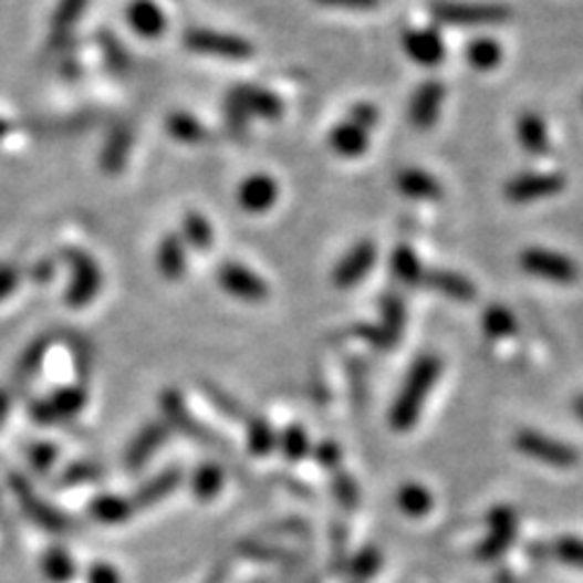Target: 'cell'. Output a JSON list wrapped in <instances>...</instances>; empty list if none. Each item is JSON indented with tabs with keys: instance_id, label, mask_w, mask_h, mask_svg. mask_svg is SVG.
<instances>
[{
	"instance_id": "7dc6e473",
	"label": "cell",
	"mask_w": 583,
	"mask_h": 583,
	"mask_svg": "<svg viewBox=\"0 0 583 583\" xmlns=\"http://www.w3.org/2000/svg\"><path fill=\"white\" fill-rule=\"evenodd\" d=\"M101 475H103L101 465H95V462H73V465H69L64 469V475H61V483H64V487H76V483L97 479Z\"/></svg>"
},
{
	"instance_id": "9a60e30c",
	"label": "cell",
	"mask_w": 583,
	"mask_h": 583,
	"mask_svg": "<svg viewBox=\"0 0 583 583\" xmlns=\"http://www.w3.org/2000/svg\"><path fill=\"white\" fill-rule=\"evenodd\" d=\"M404 52L406 56L414 61L418 66H440L445 54H448V49H445V42L438 30L433 28H424V30H408L404 32Z\"/></svg>"
},
{
	"instance_id": "5bb4252c",
	"label": "cell",
	"mask_w": 583,
	"mask_h": 583,
	"mask_svg": "<svg viewBox=\"0 0 583 583\" xmlns=\"http://www.w3.org/2000/svg\"><path fill=\"white\" fill-rule=\"evenodd\" d=\"M443 97H445V89L440 81H426L418 85L412 97V105H408V122H412L414 129L428 132L436 127L443 107Z\"/></svg>"
},
{
	"instance_id": "f907efd6",
	"label": "cell",
	"mask_w": 583,
	"mask_h": 583,
	"mask_svg": "<svg viewBox=\"0 0 583 583\" xmlns=\"http://www.w3.org/2000/svg\"><path fill=\"white\" fill-rule=\"evenodd\" d=\"M241 554L246 556H253V560H263V562H272V560H284L288 552L280 550V548H272V544H253V542H243L241 544Z\"/></svg>"
},
{
	"instance_id": "836d02e7",
	"label": "cell",
	"mask_w": 583,
	"mask_h": 583,
	"mask_svg": "<svg viewBox=\"0 0 583 583\" xmlns=\"http://www.w3.org/2000/svg\"><path fill=\"white\" fill-rule=\"evenodd\" d=\"M481 326L489 339H511L518 331V319L503 304H491L481 316Z\"/></svg>"
},
{
	"instance_id": "d6986e66",
	"label": "cell",
	"mask_w": 583,
	"mask_h": 583,
	"mask_svg": "<svg viewBox=\"0 0 583 583\" xmlns=\"http://www.w3.org/2000/svg\"><path fill=\"white\" fill-rule=\"evenodd\" d=\"M180 481H183V471L178 467H168L164 471H158L154 479L142 483V487L136 489V493L132 496L134 511H144V508H152L158 501L168 499V496L180 487Z\"/></svg>"
},
{
	"instance_id": "d6a6232c",
	"label": "cell",
	"mask_w": 583,
	"mask_h": 583,
	"mask_svg": "<svg viewBox=\"0 0 583 583\" xmlns=\"http://www.w3.org/2000/svg\"><path fill=\"white\" fill-rule=\"evenodd\" d=\"M246 443H248V452H251V455H256V457H268L272 450L278 448L275 428H272L268 424V418H263V416L248 418Z\"/></svg>"
},
{
	"instance_id": "3957f363",
	"label": "cell",
	"mask_w": 583,
	"mask_h": 583,
	"mask_svg": "<svg viewBox=\"0 0 583 583\" xmlns=\"http://www.w3.org/2000/svg\"><path fill=\"white\" fill-rule=\"evenodd\" d=\"M66 263L71 270V280L64 300L69 306L79 309L91 304L103 290V270L97 266V260L81 251V248H69L66 251Z\"/></svg>"
},
{
	"instance_id": "83f0119b",
	"label": "cell",
	"mask_w": 583,
	"mask_h": 583,
	"mask_svg": "<svg viewBox=\"0 0 583 583\" xmlns=\"http://www.w3.org/2000/svg\"><path fill=\"white\" fill-rule=\"evenodd\" d=\"M132 499H122L115 493H103L91 501V516L103 525H119L134 516Z\"/></svg>"
},
{
	"instance_id": "7402d4cb",
	"label": "cell",
	"mask_w": 583,
	"mask_h": 583,
	"mask_svg": "<svg viewBox=\"0 0 583 583\" xmlns=\"http://www.w3.org/2000/svg\"><path fill=\"white\" fill-rule=\"evenodd\" d=\"M158 272L170 282L183 280L188 270V253H185V241L178 233H166L156 248Z\"/></svg>"
},
{
	"instance_id": "6f0895ef",
	"label": "cell",
	"mask_w": 583,
	"mask_h": 583,
	"mask_svg": "<svg viewBox=\"0 0 583 583\" xmlns=\"http://www.w3.org/2000/svg\"><path fill=\"white\" fill-rule=\"evenodd\" d=\"M316 3L341 10H372L379 6V0H316Z\"/></svg>"
},
{
	"instance_id": "9c48e42d",
	"label": "cell",
	"mask_w": 583,
	"mask_h": 583,
	"mask_svg": "<svg viewBox=\"0 0 583 583\" xmlns=\"http://www.w3.org/2000/svg\"><path fill=\"white\" fill-rule=\"evenodd\" d=\"M564 188H566V178L562 173L548 170V173H518L516 178L506 183L503 192L508 202L530 205L560 195Z\"/></svg>"
},
{
	"instance_id": "8d00e7d4",
	"label": "cell",
	"mask_w": 583,
	"mask_h": 583,
	"mask_svg": "<svg viewBox=\"0 0 583 583\" xmlns=\"http://www.w3.org/2000/svg\"><path fill=\"white\" fill-rule=\"evenodd\" d=\"M465 59H467V64L475 71H493L496 66L501 64L503 49L496 44L493 40H487V37H479V40H475L465 49Z\"/></svg>"
},
{
	"instance_id": "5b68a950",
	"label": "cell",
	"mask_w": 583,
	"mask_h": 583,
	"mask_svg": "<svg viewBox=\"0 0 583 583\" xmlns=\"http://www.w3.org/2000/svg\"><path fill=\"white\" fill-rule=\"evenodd\" d=\"M8 487L12 493H15V499L24 511V516H28L37 528H42L46 532H56V535L71 530V520L64 513H59L56 508L49 506L44 499H40V496L34 493L32 483L22 475H10Z\"/></svg>"
},
{
	"instance_id": "44dd1931",
	"label": "cell",
	"mask_w": 583,
	"mask_h": 583,
	"mask_svg": "<svg viewBox=\"0 0 583 583\" xmlns=\"http://www.w3.org/2000/svg\"><path fill=\"white\" fill-rule=\"evenodd\" d=\"M127 22L136 34L146 37V40H156L166 32L168 24L166 12L154 0H132L127 8Z\"/></svg>"
},
{
	"instance_id": "e575fe53",
	"label": "cell",
	"mask_w": 583,
	"mask_h": 583,
	"mask_svg": "<svg viewBox=\"0 0 583 583\" xmlns=\"http://www.w3.org/2000/svg\"><path fill=\"white\" fill-rule=\"evenodd\" d=\"M382 324L379 329L387 333L389 341L396 345L406 326V304L399 294H384L382 300Z\"/></svg>"
},
{
	"instance_id": "74e56055",
	"label": "cell",
	"mask_w": 583,
	"mask_h": 583,
	"mask_svg": "<svg viewBox=\"0 0 583 583\" xmlns=\"http://www.w3.org/2000/svg\"><path fill=\"white\" fill-rule=\"evenodd\" d=\"M42 572L46 581L52 583H69L76 576V562L64 548H49L42 556Z\"/></svg>"
},
{
	"instance_id": "f1b7e54d",
	"label": "cell",
	"mask_w": 583,
	"mask_h": 583,
	"mask_svg": "<svg viewBox=\"0 0 583 583\" xmlns=\"http://www.w3.org/2000/svg\"><path fill=\"white\" fill-rule=\"evenodd\" d=\"M239 91H241L243 101L248 105V113L251 115H256L260 119H268V122H275L282 117V113H284L282 101L272 91L260 89V85H241Z\"/></svg>"
},
{
	"instance_id": "9f6ffc18",
	"label": "cell",
	"mask_w": 583,
	"mask_h": 583,
	"mask_svg": "<svg viewBox=\"0 0 583 583\" xmlns=\"http://www.w3.org/2000/svg\"><path fill=\"white\" fill-rule=\"evenodd\" d=\"M20 282V270L15 266H0V302L15 292Z\"/></svg>"
},
{
	"instance_id": "ee69618b",
	"label": "cell",
	"mask_w": 583,
	"mask_h": 583,
	"mask_svg": "<svg viewBox=\"0 0 583 583\" xmlns=\"http://www.w3.org/2000/svg\"><path fill=\"white\" fill-rule=\"evenodd\" d=\"M101 49H103V54L107 59L110 69L117 71V73H127L129 71V64H132L129 52L122 46V42L115 40L113 34H110V32L101 34Z\"/></svg>"
},
{
	"instance_id": "4dcf8cb0",
	"label": "cell",
	"mask_w": 583,
	"mask_h": 583,
	"mask_svg": "<svg viewBox=\"0 0 583 583\" xmlns=\"http://www.w3.org/2000/svg\"><path fill=\"white\" fill-rule=\"evenodd\" d=\"M396 506H399V511L408 518H424L433 511V493L424 483L408 481L402 483V489L396 491Z\"/></svg>"
},
{
	"instance_id": "30bf717a",
	"label": "cell",
	"mask_w": 583,
	"mask_h": 583,
	"mask_svg": "<svg viewBox=\"0 0 583 583\" xmlns=\"http://www.w3.org/2000/svg\"><path fill=\"white\" fill-rule=\"evenodd\" d=\"M219 288L225 290L229 296L246 304H260L270 296V290L266 280L253 272L251 268H246L241 263H225L217 272Z\"/></svg>"
},
{
	"instance_id": "94428289",
	"label": "cell",
	"mask_w": 583,
	"mask_h": 583,
	"mask_svg": "<svg viewBox=\"0 0 583 583\" xmlns=\"http://www.w3.org/2000/svg\"><path fill=\"white\" fill-rule=\"evenodd\" d=\"M574 414L583 420V394H579L574 399Z\"/></svg>"
},
{
	"instance_id": "f546056e",
	"label": "cell",
	"mask_w": 583,
	"mask_h": 583,
	"mask_svg": "<svg viewBox=\"0 0 583 583\" xmlns=\"http://www.w3.org/2000/svg\"><path fill=\"white\" fill-rule=\"evenodd\" d=\"M225 489V469L215 462H205L195 469L190 479V491L197 501H215Z\"/></svg>"
},
{
	"instance_id": "816d5d0a",
	"label": "cell",
	"mask_w": 583,
	"mask_h": 583,
	"mask_svg": "<svg viewBox=\"0 0 583 583\" xmlns=\"http://www.w3.org/2000/svg\"><path fill=\"white\" fill-rule=\"evenodd\" d=\"M93 348L85 341H79V343H73V365H76V375L81 379H85L91 375V367H93Z\"/></svg>"
},
{
	"instance_id": "c3c4849f",
	"label": "cell",
	"mask_w": 583,
	"mask_h": 583,
	"mask_svg": "<svg viewBox=\"0 0 583 583\" xmlns=\"http://www.w3.org/2000/svg\"><path fill=\"white\" fill-rule=\"evenodd\" d=\"M205 394L209 396V402H212L221 414H227L229 418H243V408L239 406V402H233L227 392H221L215 384H205Z\"/></svg>"
},
{
	"instance_id": "f6af8a7d",
	"label": "cell",
	"mask_w": 583,
	"mask_h": 583,
	"mask_svg": "<svg viewBox=\"0 0 583 583\" xmlns=\"http://www.w3.org/2000/svg\"><path fill=\"white\" fill-rule=\"evenodd\" d=\"M28 457H30V467L37 471V475H49L59 460V450L52 443H34Z\"/></svg>"
},
{
	"instance_id": "52a82bcc",
	"label": "cell",
	"mask_w": 583,
	"mask_h": 583,
	"mask_svg": "<svg viewBox=\"0 0 583 583\" xmlns=\"http://www.w3.org/2000/svg\"><path fill=\"white\" fill-rule=\"evenodd\" d=\"M520 268L532 278L554 284H574L579 280V266L574 260L564 253L550 251V248H525L520 253Z\"/></svg>"
},
{
	"instance_id": "d590c367",
	"label": "cell",
	"mask_w": 583,
	"mask_h": 583,
	"mask_svg": "<svg viewBox=\"0 0 583 583\" xmlns=\"http://www.w3.org/2000/svg\"><path fill=\"white\" fill-rule=\"evenodd\" d=\"M166 129L173 136V139L180 144H202L207 139V129L205 124L188 115V113H173L166 119Z\"/></svg>"
},
{
	"instance_id": "7bdbcfd3",
	"label": "cell",
	"mask_w": 583,
	"mask_h": 583,
	"mask_svg": "<svg viewBox=\"0 0 583 583\" xmlns=\"http://www.w3.org/2000/svg\"><path fill=\"white\" fill-rule=\"evenodd\" d=\"M333 496H336V501L345 508V511H355L360 506L357 481L351 475H345V471H339V475L333 477Z\"/></svg>"
},
{
	"instance_id": "e0dca14e",
	"label": "cell",
	"mask_w": 583,
	"mask_h": 583,
	"mask_svg": "<svg viewBox=\"0 0 583 583\" xmlns=\"http://www.w3.org/2000/svg\"><path fill=\"white\" fill-rule=\"evenodd\" d=\"M160 408H164V416H166L164 420L170 426V430H180V433H185V436L197 438V440L217 443V438L209 436V433L190 416L180 392L166 389L164 394H160Z\"/></svg>"
},
{
	"instance_id": "8fae6325",
	"label": "cell",
	"mask_w": 583,
	"mask_h": 583,
	"mask_svg": "<svg viewBox=\"0 0 583 583\" xmlns=\"http://www.w3.org/2000/svg\"><path fill=\"white\" fill-rule=\"evenodd\" d=\"M518 532V516L513 508L508 506H496L489 511V532L487 538L479 542L477 556L481 562H493L501 554L508 552Z\"/></svg>"
},
{
	"instance_id": "6125c7cd",
	"label": "cell",
	"mask_w": 583,
	"mask_h": 583,
	"mask_svg": "<svg viewBox=\"0 0 583 583\" xmlns=\"http://www.w3.org/2000/svg\"><path fill=\"white\" fill-rule=\"evenodd\" d=\"M8 134H10V122H6L3 117H0V142H3Z\"/></svg>"
},
{
	"instance_id": "7c38bea8",
	"label": "cell",
	"mask_w": 583,
	"mask_h": 583,
	"mask_svg": "<svg viewBox=\"0 0 583 583\" xmlns=\"http://www.w3.org/2000/svg\"><path fill=\"white\" fill-rule=\"evenodd\" d=\"M377 260V246L372 241H360L355 243L348 253L341 258V263L333 270V284L339 290L355 288L357 282H363L367 278V272L372 270Z\"/></svg>"
},
{
	"instance_id": "11a10c76",
	"label": "cell",
	"mask_w": 583,
	"mask_h": 583,
	"mask_svg": "<svg viewBox=\"0 0 583 583\" xmlns=\"http://www.w3.org/2000/svg\"><path fill=\"white\" fill-rule=\"evenodd\" d=\"M89 583H122V576L113 564L97 562L89 569Z\"/></svg>"
},
{
	"instance_id": "4316f807",
	"label": "cell",
	"mask_w": 583,
	"mask_h": 583,
	"mask_svg": "<svg viewBox=\"0 0 583 583\" xmlns=\"http://www.w3.org/2000/svg\"><path fill=\"white\" fill-rule=\"evenodd\" d=\"M129 148H132V129L122 124V127H115L107 136V142L103 146V156H101V168L110 173V176H113V173H119L124 164H127Z\"/></svg>"
},
{
	"instance_id": "4fadbf2b",
	"label": "cell",
	"mask_w": 583,
	"mask_h": 583,
	"mask_svg": "<svg viewBox=\"0 0 583 583\" xmlns=\"http://www.w3.org/2000/svg\"><path fill=\"white\" fill-rule=\"evenodd\" d=\"M168 436H170V426L166 420H148V424L132 438L127 452H124V465H127L129 471L142 469L160 448H164Z\"/></svg>"
},
{
	"instance_id": "d4e9b609",
	"label": "cell",
	"mask_w": 583,
	"mask_h": 583,
	"mask_svg": "<svg viewBox=\"0 0 583 583\" xmlns=\"http://www.w3.org/2000/svg\"><path fill=\"white\" fill-rule=\"evenodd\" d=\"M52 341H54L52 336H40L22 351V355L18 357L15 372H12V379H15V384H28L37 375H40L42 363L46 360V353H49V348H52Z\"/></svg>"
},
{
	"instance_id": "680465c9",
	"label": "cell",
	"mask_w": 583,
	"mask_h": 583,
	"mask_svg": "<svg viewBox=\"0 0 583 583\" xmlns=\"http://www.w3.org/2000/svg\"><path fill=\"white\" fill-rule=\"evenodd\" d=\"M52 278H54V263H52V260H40V263L32 268V280L34 282H49Z\"/></svg>"
},
{
	"instance_id": "db71d44e",
	"label": "cell",
	"mask_w": 583,
	"mask_h": 583,
	"mask_svg": "<svg viewBox=\"0 0 583 583\" xmlns=\"http://www.w3.org/2000/svg\"><path fill=\"white\" fill-rule=\"evenodd\" d=\"M355 333H357V336H363L367 343L375 345L377 351H392L394 348V343L389 341L387 333H384L379 326L360 324V326H355Z\"/></svg>"
},
{
	"instance_id": "ba28073f",
	"label": "cell",
	"mask_w": 583,
	"mask_h": 583,
	"mask_svg": "<svg viewBox=\"0 0 583 583\" xmlns=\"http://www.w3.org/2000/svg\"><path fill=\"white\" fill-rule=\"evenodd\" d=\"M85 404H89V392H85L83 384H71V387L56 389L42 402H34L30 408V416L40 426H54L76 418L85 408Z\"/></svg>"
},
{
	"instance_id": "8992f818",
	"label": "cell",
	"mask_w": 583,
	"mask_h": 583,
	"mask_svg": "<svg viewBox=\"0 0 583 583\" xmlns=\"http://www.w3.org/2000/svg\"><path fill=\"white\" fill-rule=\"evenodd\" d=\"M185 46L195 54L217 56L227 61H246L253 56V44L239 34L215 32V30H188L185 32Z\"/></svg>"
},
{
	"instance_id": "f5cc1de1",
	"label": "cell",
	"mask_w": 583,
	"mask_h": 583,
	"mask_svg": "<svg viewBox=\"0 0 583 583\" xmlns=\"http://www.w3.org/2000/svg\"><path fill=\"white\" fill-rule=\"evenodd\" d=\"M353 124H357V127H363V129H372V127H377V122H379V113H377V107L375 105H369V103H357L353 110H351V117H348Z\"/></svg>"
},
{
	"instance_id": "681fc988",
	"label": "cell",
	"mask_w": 583,
	"mask_h": 583,
	"mask_svg": "<svg viewBox=\"0 0 583 583\" xmlns=\"http://www.w3.org/2000/svg\"><path fill=\"white\" fill-rule=\"evenodd\" d=\"M314 457H316V462L321 467H324V469H339L341 467V460H343V452L339 448V443L324 440V443L316 445Z\"/></svg>"
},
{
	"instance_id": "603a6c76",
	"label": "cell",
	"mask_w": 583,
	"mask_h": 583,
	"mask_svg": "<svg viewBox=\"0 0 583 583\" xmlns=\"http://www.w3.org/2000/svg\"><path fill=\"white\" fill-rule=\"evenodd\" d=\"M518 144L525 148L530 156H544L550 152V129L538 113H523L516 122Z\"/></svg>"
},
{
	"instance_id": "b9f144b4",
	"label": "cell",
	"mask_w": 583,
	"mask_h": 583,
	"mask_svg": "<svg viewBox=\"0 0 583 583\" xmlns=\"http://www.w3.org/2000/svg\"><path fill=\"white\" fill-rule=\"evenodd\" d=\"M248 122H251V113H248V105L243 101L241 91L236 89L227 97V124H229V129L233 134L243 136L246 134V127H248Z\"/></svg>"
},
{
	"instance_id": "60d3db41",
	"label": "cell",
	"mask_w": 583,
	"mask_h": 583,
	"mask_svg": "<svg viewBox=\"0 0 583 583\" xmlns=\"http://www.w3.org/2000/svg\"><path fill=\"white\" fill-rule=\"evenodd\" d=\"M382 564H384L382 552H379L377 548H372V544H369V548L360 550V552L353 556L351 564H348V572H351V576H353L355 581H369L372 576H377V572L382 569Z\"/></svg>"
},
{
	"instance_id": "277c9868",
	"label": "cell",
	"mask_w": 583,
	"mask_h": 583,
	"mask_svg": "<svg viewBox=\"0 0 583 583\" xmlns=\"http://www.w3.org/2000/svg\"><path fill=\"white\" fill-rule=\"evenodd\" d=\"M513 445L520 455L530 457V460L550 465L554 469H569L579 462V452L574 445L550 438V436H544V433L530 430V428L516 433Z\"/></svg>"
},
{
	"instance_id": "91938a15",
	"label": "cell",
	"mask_w": 583,
	"mask_h": 583,
	"mask_svg": "<svg viewBox=\"0 0 583 583\" xmlns=\"http://www.w3.org/2000/svg\"><path fill=\"white\" fill-rule=\"evenodd\" d=\"M8 414H10V392L0 387V426L6 424Z\"/></svg>"
},
{
	"instance_id": "ffe728a7",
	"label": "cell",
	"mask_w": 583,
	"mask_h": 583,
	"mask_svg": "<svg viewBox=\"0 0 583 583\" xmlns=\"http://www.w3.org/2000/svg\"><path fill=\"white\" fill-rule=\"evenodd\" d=\"M396 190L424 202H438L443 197V185L424 168H402L396 173Z\"/></svg>"
},
{
	"instance_id": "1f68e13d",
	"label": "cell",
	"mask_w": 583,
	"mask_h": 583,
	"mask_svg": "<svg viewBox=\"0 0 583 583\" xmlns=\"http://www.w3.org/2000/svg\"><path fill=\"white\" fill-rule=\"evenodd\" d=\"M91 0H59V6L54 10L52 18V40L64 42L71 34V30L76 28L79 20L83 18L85 8H89Z\"/></svg>"
},
{
	"instance_id": "7a4b0ae2",
	"label": "cell",
	"mask_w": 583,
	"mask_h": 583,
	"mask_svg": "<svg viewBox=\"0 0 583 583\" xmlns=\"http://www.w3.org/2000/svg\"><path fill=\"white\" fill-rule=\"evenodd\" d=\"M430 15L450 28H491L511 18V8L501 3H460V0H433Z\"/></svg>"
},
{
	"instance_id": "ac0fdd59",
	"label": "cell",
	"mask_w": 583,
	"mask_h": 583,
	"mask_svg": "<svg viewBox=\"0 0 583 583\" xmlns=\"http://www.w3.org/2000/svg\"><path fill=\"white\" fill-rule=\"evenodd\" d=\"M424 284L426 288H430L433 292H438L440 296H448V300H452V302L467 304V302L477 300L475 282L465 275H460V272H455V270H443V268L426 270Z\"/></svg>"
},
{
	"instance_id": "f35d334b",
	"label": "cell",
	"mask_w": 583,
	"mask_h": 583,
	"mask_svg": "<svg viewBox=\"0 0 583 583\" xmlns=\"http://www.w3.org/2000/svg\"><path fill=\"white\" fill-rule=\"evenodd\" d=\"M185 243H190L197 251H207L215 243V229L209 225V219L200 212H188L183 219V236Z\"/></svg>"
},
{
	"instance_id": "2e32d148",
	"label": "cell",
	"mask_w": 583,
	"mask_h": 583,
	"mask_svg": "<svg viewBox=\"0 0 583 583\" xmlns=\"http://www.w3.org/2000/svg\"><path fill=\"white\" fill-rule=\"evenodd\" d=\"M280 185L275 178L266 176V173H256V176L246 178L239 188V205L248 215H263L268 209L278 205Z\"/></svg>"
},
{
	"instance_id": "bcb514c9",
	"label": "cell",
	"mask_w": 583,
	"mask_h": 583,
	"mask_svg": "<svg viewBox=\"0 0 583 583\" xmlns=\"http://www.w3.org/2000/svg\"><path fill=\"white\" fill-rule=\"evenodd\" d=\"M552 550L560 562L574 566V569H583V540L581 538H560L554 542Z\"/></svg>"
},
{
	"instance_id": "ab89813d",
	"label": "cell",
	"mask_w": 583,
	"mask_h": 583,
	"mask_svg": "<svg viewBox=\"0 0 583 583\" xmlns=\"http://www.w3.org/2000/svg\"><path fill=\"white\" fill-rule=\"evenodd\" d=\"M278 445L282 455L288 457L290 462H300L304 457L312 452V443H309L306 430L300 424H292L282 430V436L278 438Z\"/></svg>"
},
{
	"instance_id": "6da1fadb",
	"label": "cell",
	"mask_w": 583,
	"mask_h": 583,
	"mask_svg": "<svg viewBox=\"0 0 583 583\" xmlns=\"http://www.w3.org/2000/svg\"><path fill=\"white\" fill-rule=\"evenodd\" d=\"M440 372H443V360L433 353L420 355L412 365V369H408V375L402 384L399 394H396L389 412V424L396 433H408L416 426L420 412H424L426 399L430 396L433 387H436Z\"/></svg>"
},
{
	"instance_id": "484cf974",
	"label": "cell",
	"mask_w": 583,
	"mask_h": 583,
	"mask_svg": "<svg viewBox=\"0 0 583 583\" xmlns=\"http://www.w3.org/2000/svg\"><path fill=\"white\" fill-rule=\"evenodd\" d=\"M392 272H394L396 280H399L402 284H408V288H418V284H424V280H426L424 263H420V258L416 256L414 248L406 246V243L394 248Z\"/></svg>"
},
{
	"instance_id": "cb8c5ba5",
	"label": "cell",
	"mask_w": 583,
	"mask_h": 583,
	"mask_svg": "<svg viewBox=\"0 0 583 583\" xmlns=\"http://www.w3.org/2000/svg\"><path fill=\"white\" fill-rule=\"evenodd\" d=\"M367 134H369L367 129L357 127V124H353L351 119H345L343 124H339V127L331 132L329 144H331V148L339 156L357 158V156H363L367 152V146H369V136Z\"/></svg>"
}]
</instances>
